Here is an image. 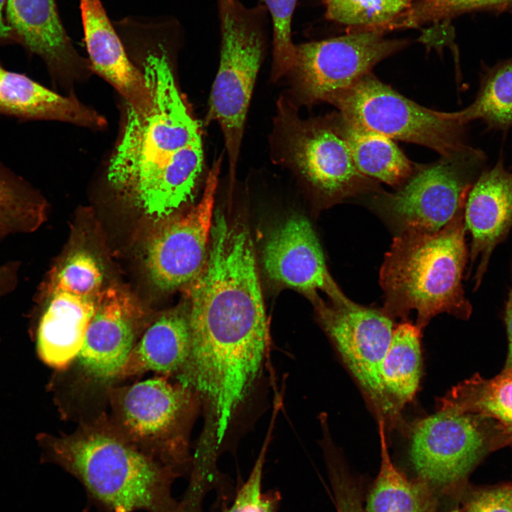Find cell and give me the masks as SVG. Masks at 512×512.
Here are the masks:
<instances>
[{"instance_id": "9a60e30c", "label": "cell", "mask_w": 512, "mask_h": 512, "mask_svg": "<svg viewBox=\"0 0 512 512\" xmlns=\"http://www.w3.org/2000/svg\"><path fill=\"white\" fill-rule=\"evenodd\" d=\"M142 312L132 297L117 287L102 291L87 328L80 363L91 377H118L134 346Z\"/></svg>"}, {"instance_id": "ffe728a7", "label": "cell", "mask_w": 512, "mask_h": 512, "mask_svg": "<svg viewBox=\"0 0 512 512\" xmlns=\"http://www.w3.org/2000/svg\"><path fill=\"white\" fill-rule=\"evenodd\" d=\"M99 297L63 291L38 297L46 304L37 331L38 353L46 364L60 370L78 358Z\"/></svg>"}, {"instance_id": "8992f818", "label": "cell", "mask_w": 512, "mask_h": 512, "mask_svg": "<svg viewBox=\"0 0 512 512\" xmlns=\"http://www.w3.org/2000/svg\"><path fill=\"white\" fill-rule=\"evenodd\" d=\"M268 11L258 4L245 6L230 0L218 11L220 63L212 86L206 124L218 123L233 176L238 163L245 123L256 78L268 41Z\"/></svg>"}, {"instance_id": "7402d4cb", "label": "cell", "mask_w": 512, "mask_h": 512, "mask_svg": "<svg viewBox=\"0 0 512 512\" xmlns=\"http://www.w3.org/2000/svg\"><path fill=\"white\" fill-rule=\"evenodd\" d=\"M422 331L407 320L395 327L381 363L380 378L385 393L402 415L417 394L422 377Z\"/></svg>"}, {"instance_id": "9c48e42d", "label": "cell", "mask_w": 512, "mask_h": 512, "mask_svg": "<svg viewBox=\"0 0 512 512\" xmlns=\"http://www.w3.org/2000/svg\"><path fill=\"white\" fill-rule=\"evenodd\" d=\"M486 161L481 150L468 145L431 164L416 165L396 191L378 193L374 204L399 233L439 231L465 206Z\"/></svg>"}, {"instance_id": "d6a6232c", "label": "cell", "mask_w": 512, "mask_h": 512, "mask_svg": "<svg viewBox=\"0 0 512 512\" xmlns=\"http://www.w3.org/2000/svg\"><path fill=\"white\" fill-rule=\"evenodd\" d=\"M464 512H512V484L473 491L465 501Z\"/></svg>"}, {"instance_id": "1f68e13d", "label": "cell", "mask_w": 512, "mask_h": 512, "mask_svg": "<svg viewBox=\"0 0 512 512\" xmlns=\"http://www.w3.org/2000/svg\"><path fill=\"white\" fill-rule=\"evenodd\" d=\"M269 440L270 434H267L250 478L227 512H272V506L270 500L260 492L262 469Z\"/></svg>"}, {"instance_id": "74e56055", "label": "cell", "mask_w": 512, "mask_h": 512, "mask_svg": "<svg viewBox=\"0 0 512 512\" xmlns=\"http://www.w3.org/2000/svg\"><path fill=\"white\" fill-rule=\"evenodd\" d=\"M450 512H460V511H459V510H454V511H450Z\"/></svg>"}, {"instance_id": "5b68a950", "label": "cell", "mask_w": 512, "mask_h": 512, "mask_svg": "<svg viewBox=\"0 0 512 512\" xmlns=\"http://www.w3.org/2000/svg\"><path fill=\"white\" fill-rule=\"evenodd\" d=\"M274 159L297 172L326 200L381 192L356 168L343 137L339 112L302 119L289 97L277 102L272 136Z\"/></svg>"}, {"instance_id": "d6986e66", "label": "cell", "mask_w": 512, "mask_h": 512, "mask_svg": "<svg viewBox=\"0 0 512 512\" xmlns=\"http://www.w3.org/2000/svg\"><path fill=\"white\" fill-rule=\"evenodd\" d=\"M0 116L21 122L55 120L97 128L105 121L73 96H65L28 75L6 68L0 60Z\"/></svg>"}, {"instance_id": "8fae6325", "label": "cell", "mask_w": 512, "mask_h": 512, "mask_svg": "<svg viewBox=\"0 0 512 512\" xmlns=\"http://www.w3.org/2000/svg\"><path fill=\"white\" fill-rule=\"evenodd\" d=\"M407 43L405 40L387 38L377 31H352L344 36L297 45L294 64L288 73L289 99L297 105L326 102Z\"/></svg>"}, {"instance_id": "d590c367", "label": "cell", "mask_w": 512, "mask_h": 512, "mask_svg": "<svg viewBox=\"0 0 512 512\" xmlns=\"http://www.w3.org/2000/svg\"><path fill=\"white\" fill-rule=\"evenodd\" d=\"M6 2L7 0H0V46L16 44L12 32L4 16Z\"/></svg>"}, {"instance_id": "4316f807", "label": "cell", "mask_w": 512, "mask_h": 512, "mask_svg": "<svg viewBox=\"0 0 512 512\" xmlns=\"http://www.w3.org/2000/svg\"><path fill=\"white\" fill-rule=\"evenodd\" d=\"M46 214L39 191L0 161V238L36 231Z\"/></svg>"}, {"instance_id": "ac0fdd59", "label": "cell", "mask_w": 512, "mask_h": 512, "mask_svg": "<svg viewBox=\"0 0 512 512\" xmlns=\"http://www.w3.org/2000/svg\"><path fill=\"white\" fill-rule=\"evenodd\" d=\"M90 68L112 85L127 105L137 110L151 103L142 71L130 59L101 0H79Z\"/></svg>"}, {"instance_id": "30bf717a", "label": "cell", "mask_w": 512, "mask_h": 512, "mask_svg": "<svg viewBox=\"0 0 512 512\" xmlns=\"http://www.w3.org/2000/svg\"><path fill=\"white\" fill-rule=\"evenodd\" d=\"M311 302L377 420H383L386 430H405L402 415L387 398L380 378L381 363L395 329L393 319L382 309L353 302L329 304L319 296Z\"/></svg>"}, {"instance_id": "f1b7e54d", "label": "cell", "mask_w": 512, "mask_h": 512, "mask_svg": "<svg viewBox=\"0 0 512 512\" xmlns=\"http://www.w3.org/2000/svg\"><path fill=\"white\" fill-rule=\"evenodd\" d=\"M102 272L94 258L86 252H77L51 270L37 297L54 291L98 297L102 292Z\"/></svg>"}, {"instance_id": "e0dca14e", "label": "cell", "mask_w": 512, "mask_h": 512, "mask_svg": "<svg viewBox=\"0 0 512 512\" xmlns=\"http://www.w3.org/2000/svg\"><path fill=\"white\" fill-rule=\"evenodd\" d=\"M5 11L16 44L39 57L55 81L90 68L73 46L55 0H7Z\"/></svg>"}, {"instance_id": "484cf974", "label": "cell", "mask_w": 512, "mask_h": 512, "mask_svg": "<svg viewBox=\"0 0 512 512\" xmlns=\"http://www.w3.org/2000/svg\"><path fill=\"white\" fill-rule=\"evenodd\" d=\"M464 124L480 119L489 130L512 128V57L483 69L474 100L467 107L450 112Z\"/></svg>"}, {"instance_id": "cb8c5ba5", "label": "cell", "mask_w": 512, "mask_h": 512, "mask_svg": "<svg viewBox=\"0 0 512 512\" xmlns=\"http://www.w3.org/2000/svg\"><path fill=\"white\" fill-rule=\"evenodd\" d=\"M437 409L474 413L496 422L512 442V368L495 377L476 375L452 388L437 402Z\"/></svg>"}, {"instance_id": "3957f363", "label": "cell", "mask_w": 512, "mask_h": 512, "mask_svg": "<svg viewBox=\"0 0 512 512\" xmlns=\"http://www.w3.org/2000/svg\"><path fill=\"white\" fill-rule=\"evenodd\" d=\"M464 206L439 231L403 232L394 238L380 272L382 310L391 319L405 321L415 310V325L422 331L442 313L461 319L470 316L472 307L462 283L469 255Z\"/></svg>"}, {"instance_id": "e575fe53", "label": "cell", "mask_w": 512, "mask_h": 512, "mask_svg": "<svg viewBox=\"0 0 512 512\" xmlns=\"http://www.w3.org/2000/svg\"><path fill=\"white\" fill-rule=\"evenodd\" d=\"M504 321L508 339V351L504 368H512V274L511 285L505 304Z\"/></svg>"}, {"instance_id": "6da1fadb", "label": "cell", "mask_w": 512, "mask_h": 512, "mask_svg": "<svg viewBox=\"0 0 512 512\" xmlns=\"http://www.w3.org/2000/svg\"><path fill=\"white\" fill-rule=\"evenodd\" d=\"M190 298L191 349L178 378L203 399L206 427L222 440L260 371L268 325L250 231L220 210Z\"/></svg>"}, {"instance_id": "603a6c76", "label": "cell", "mask_w": 512, "mask_h": 512, "mask_svg": "<svg viewBox=\"0 0 512 512\" xmlns=\"http://www.w3.org/2000/svg\"><path fill=\"white\" fill-rule=\"evenodd\" d=\"M341 119L352 159L362 174L395 187H400L411 176L416 165L393 139L356 127L341 114Z\"/></svg>"}, {"instance_id": "277c9868", "label": "cell", "mask_w": 512, "mask_h": 512, "mask_svg": "<svg viewBox=\"0 0 512 512\" xmlns=\"http://www.w3.org/2000/svg\"><path fill=\"white\" fill-rule=\"evenodd\" d=\"M41 441L52 460L109 512H171V466L125 436L95 427Z\"/></svg>"}, {"instance_id": "2e32d148", "label": "cell", "mask_w": 512, "mask_h": 512, "mask_svg": "<svg viewBox=\"0 0 512 512\" xmlns=\"http://www.w3.org/2000/svg\"><path fill=\"white\" fill-rule=\"evenodd\" d=\"M464 219L471 236V265L479 262L474 277L477 289L491 253L512 228V170L505 167L501 156L493 167L482 171L469 190Z\"/></svg>"}, {"instance_id": "4fadbf2b", "label": "cell", "mask_w": 512, "mask_h": 512, "mask_svg": "<svg viewBox=\"0 0 512 512\" xmlns=\"http://www.w3.org/2000/svg\"><path fill=\"white\" fill-rule=\"evenodd\" d=\"M189 390L164 377L113 390L112 404L125 437L166 464L180 458L176 432Z\"/></svg>"}, {"instance_id": "836d02e7", "label": "cell", "mask_w": 512, "mask_h": 512, "mask_svg": "<svg viewBox=\"0 0 512 512\" xmlns=\"http://www.w3.org/2000/svg\"><path fill=\"white\" fill-rule=\"evenodd\" d=\"M19 270L20 262L18 261L0 264V298L15 289L18 282Z\"/></svg>"}, {"instance_id": "8d00e7d4", "label": "cell", "mask_w": 512, "mask_h": 512, "mask_svg": "<svg viewBox=\"0 0 512 512\" xmlns=\"http://www.w3.org/2000/svg\"><path fill=\"white\" fill-rule=\"evenodd\" d=\"M230 0H217L218 11L226 7Z\"/></svg>"}, {"instance_id": "7a4b0ae2", "label": "cell", "mask_w": 512, "mask_h": 512, "mask_svg": "<svg viewBox=\"0 0 512 512\" xmlns=\"http://www.w3.org/2000/svg\"><path fill=\"white\" fill-rule=\"evenodd\" d=\"M174 34L156 29L142 35V73L150 105H127L107 178L124 198L151 216L169 215L193 196L203 163L200 126L176 86L168 43Z\"/></svg>"}, {"instance_id": "5bb4252c", "label": "cell", "mask_w": 512, "mask_h": 512, "mask_svg": "<svg viewBox=\"0 0 512 512\" xmlns=\"http://www.w3.org/2000/svg\"><path fill=\"white\" fill-rule=\"evenodd\" d=\"M262 261L270 279L302 292L310 301L319 297L317 292L321 291L334 304L352 302L328 271L316 235L303 216L289 218L270 235Z\"/></svg>"}, {"instance_id": "7c38bea8", "label": "cell", "mask_w": 512, "mask_h": 512, "mask_svg": "<svg viewBox=\"0 0 512 512\" xmlns=\"http://www.w3.org/2000/svg\"><path fill=\"white\" fill-rule=\"evenodd\" d=\"M222 159L214 161L198 203L166 220L148 243L146 267L161 289L171 290L191 284L206 263Z\"/></svg>"}, {"instance_id": "44dd1931", "label": "cell", "mask_w": 512, "mask_h": 512, "mask_svg": "<svg viewBox=\"0 0 512 512\" xmlns=\"http://www.w3.org/2000/svg\"><path fill=\"white\" fill-rule=\"evenodd\" d=\"M191 349L188 311L176 309L155 321L134 345L117 378L146 371L164 375L179 373Z\"/></svg>"}, {"instance_id": "ba28073f", "label": "cell", "mask_w": 512, "mask_h": 512, "mask_svg": "<svg viewBox=\"0 0 512 512\" xmlns=\"http://www.w3.org/2000/svg\"><path fill=\"white\" fill-rule=\"evenodd\" d=\"M409 457L420 479L447 489L462 484L489 452L511 446L494 420L452 409H437L410 427Z\"/></svg>"}, {"instance_id": "83f0119b", "label": "cell", "mask_w": 512, "mask_h": 512, "mask_svg": "<svg viewBox=\"0 0 512 512\" xmlns=\"http://www.w3.org/2000/svg\"><path fill=\"white\" fill-rule=\"evenodd\" d=\"M326 17L353 31L384 33L388 25L412 9L417 0H323Z\"/></svg>"}, {"instance_id": "f546056e", "label": "cell", "mask_w": 512, "mask_h": 512, "mask_svg": "<svg viewBox=\"0 0 512 512\" xmlns=\"http://www.w3.org/2000/svg\"><path fill=\"white\" fill-rule=\"evenodd\" d=\"M476 10L512 11V0H420L395 23V28L444 20Z\"/></svg>"}, {"instance_id": "52a82bcc", "label": "cell", "mask_w": 512, "mask_h": 512, "mask_svg": "<svg viewBox=\"0 0 512 512\" xmlns=\"http://www.w3.org/2000/svg\"><path fill=\"white\" fill-rule=\"evenodd\" d=\"M350 124L393 140L417 144L448 156L469 144L466 125L450 112L432 110L402 95L370 73L331 96Z\"/></svg>"}, {"instance_id": "4dcf8cb0", "label": "cell", "mask_w": 512, "mask_h": 512, "mask_svg": "<svg viewBox=\"0 0 512 512\" xmlns=\"http://www.w3.org/2000/svg\"><path fill=\"white\" fill-rule=\"evenodd\" d=\"M298 0H260L270 14L272 26V80L287 75L295 61L296 46L292 38V22Z\"/></svg>"}, {"instance_id": "d4e9b609", "label": "cell", "mask_w": 512, "mask_h": 512, "mask_svg": "<svg viewBox=\"0 0 512 512\" xmlns=\"http://www.w3.org/2000/svg\"><path fill=\"white\" fill-rule=\"evenodd\" d=\"M381 462L378 475L368 496L365 512H434L430 486L407 479L393 464L388 449L386 428L378 420Z\"/></svg>"}]
</instances>
